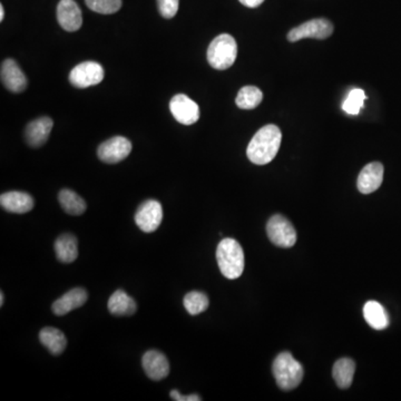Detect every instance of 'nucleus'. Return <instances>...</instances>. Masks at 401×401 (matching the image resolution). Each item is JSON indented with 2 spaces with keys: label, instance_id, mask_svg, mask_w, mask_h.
I'll return each mask as SVG.
<instances>
[{
  "label": "nucleus",
  "instance_id": "32",
  "mask_svg": "<svg viewBox=\"0 0 401 401\" xmlns=\"http://www.w3.org/2000/svg\"><path fill=\"white\" fill-rule=\"evenodd\" d=\"M3 301H5V295H3V292L0 293V306H3Z\"/></svg>",
  "mask_w": 401,
  "mask_h": 401
},
{
  "label": "nucleus",
  "instance_id": "21",
  "mask_svg": "<svg viewBox=\"0 0 401 401\" xmlns=\"http://www.w3.org/2000/svg\"><path fill=\"white\" fill-rule=\"evenodd\" d=\"M363 317L371 328L384 330L389 326L390 320L386 309L377 301H368L363 306Z\"/></svg>",
  "mask_w": 401,
  "mask_h": 401
},
{
  "label": "nucleus",
  "instance_id": "26",
  "mask_svg": "<svg viewBox=\"0 0 401 401\" xmlns=\"http://www.w3.org/2000/svg\"><path fill=\"white\" fill-rule=\"evenodd\" d=\"M365 99H367L365 92L359 90V88H354V90H351L345 101H343V111L349 115H358L361 107H363Z\"/></svg>",
  "mask_w": 401,
  "mask_h": 401
},
{
  "label": "nucleus",
  "instance_id": "4",
  "mask_svg": "<svg viewBox=\"0 0 401 401\" xmlns=\"http://www.w3.org/2000/svg\"><path fill=\"white\" fill-rule=\"evenodd\" d=\"M238 56V44L231 35L215 37L208 48V62L215 69L230 68Z\"/></svg>",
  "mask_w": 401,
  "mask_h": 401
},
{
  "label": "nucleus",
  "instance_id": "17",
  "mask_svg": "<svg viewBox=\"0 0 401 401\" xmlns=\"http://www.w3.org/2000/svg\"><path fill=\"white\" fill-rule=\"evenodd\" d=\"M0 204H1V208L7 212L24 214L33 210L34 199L25 192H6V193L1 194Z\"/></svg>",
  "mask_w": 401,
  "mask_h": 401
},
{
  "label": "nucleus",
  "instance_id": "11",
  "mask_svg": "<svg viewBox=\"0 0 401 401\" xmlns=\"http://www.w3.org/2000/svg\"><path fill=\"white\" fill-rule=\"evenodd\" d=\"M142 366L146 376L154 382H160L169 376V360L161 351L149 350L145 352L142 358Z\"/></svg>",
  "mask_w": 401,
  "mask_h": 401
},
{
  "label": "nucleus",
  "instance_id": "8",
  "mask_svg": "<svg viewBox=\"0 0 401 401\" xmlns=\"http://www.w3.org/2000/svg\"><path fill=\"white\" fill-rule=\"evenodd\" d=\"M163 220V208L156 199H147L138 206L135 214V223L146 233L156 231Z\"/></svg>",
  "mask_w": 401,
  "mask_h": 401
},
{
  "label": "nucleus",
  "instance_id": "31",
  "mask_svg": "<svg viewBox=\"0 0 401 401\" xmlns=\"http://www.w3.org/2000/svg\"><path fill=\"white\" fill-rule=\"evenodd\" d=\"M3 18H5V9H3V5L0 6V22H3Z\"/></svg>",
  "mask_w": 401,
  "mask_h": 401
},
{
  "label": "nucleus",
  "instance_id": "28",
  "mask_svg": "<svg viewBox=\"0 0 401 401\" xmlns=\"http://www.w3.org/2000/svg\"><path fill=\"white\" fill-rule=\"evenodd\" d=\"M160 13L166 19L174 17L179 10L180 0H157Z\"/></svg>",
  "mask_w": 401,
  "mask_h": 401
},
{
  "label": "nucleus",
  "instance_id": "18",
  "mask_svg": "<svg viewBox=\"0 0 401 401\" xmlns=\"http://www.w3.org/2000/svg\"><path fill=\"white\" fill-rule=\"evenodd\" d=\"M108 310L116 317H129L138 310V304L132 297H129L123 290H117L111 295L108 300Z\"/></svg>",
  "mask_w": 401,
  "mask_h": 401
},
{
  "label": "nucleus",
  "instance_id": "22",
  "mask_svg": "<svg viewBox=\"0 0 401 401\" xmlns=\"http://www.w3.org/2000/svg\"><path fill=\"white\" fill-rule=\"evenodd\" d=\"M356 363L354 360L349 358H343L336 361L332 369L334 382L341 389H347L350 387L354 380Z\"/></svg>",
  "mask_w": 401,
  "mask_h": 401
},
{
  "label": "nucleus",
  "instance_id": "20",
  "mask_svg": "<svg viewBox=\"0 0 401 401\" xmlns=\"http://www.w3.org/2000/svg\"><path fill=\"white\" fill-rule=\"evenodd\" d=\"M40 341L54 356H59L67 347V339L59 329L46 327L40 332Z\"/></svg>",
  "mask_w": 401,
  "mask_h": 401
},
{
  "label": "nucleus",
  "instance_id": "7",
  "mask_svg": "<svg viewBox=\"0 0 401 401\" xmlns=\"http://www.w3.org/2000/svg\"><path fill=\"white\" fill-rule=\"evenodd\" d=\"M104 68L95 62H84L77 65L69 74V82L77 88L95 86L104 79Z\"/></svg>",
  "mask_w": 401,
  "mask_h": 401
},
{
  "label": "nucleus",
  "instance_id": "3",
  "mask_svg": "<svg viewBox=\"0 0 401 401\" xmlns=\"http://www.w3.org/2000/svg\"><path fill=\"white\" fill-rule=\"evenodd\" d=\"M272 373L279 388L286 391L295 389L302 382V366L290 352H281L275 358Z\"/></svg>",
  "mask_w": 401,
  "mask_h": 401
},
{
  "label": "nucleus",
  "instance_id": "27",
  "mask_svg": "<svg viewBox=\"0 0 401 401\" xmlns=\"http://www.w3.org/2000/svg\"><path fill=\"white\" fill-rule=\"evenodd\" d=\"M88 8L103 15L117 13L122 7V0H85Z\"/></svg>",
  "mask_w": 401,
  "mask_h": 401
},
{
  "label": "nucleus",
  "instance_id": "6",
  "mask_svg": "<svg viewBox=\"0 0 401 401\" xmlns=\"http://www.w3.org/2000/svg\"><path fill=\"white\" fill-rule=\"evenodd\" d=\"M332 33H334V25L330 20L326 18H316L291 29L288 34V40L295 42L304 38L326 40L332 36Z\"/></svg>",
  "mask_w": 401,
  "mask_h": 401
},
{
  "label": "nucleus",
  "instance_id": "2",
  "mask_svg": "<svg viewBox=\"0 0 401 401\" xmlns=\"http://www.w3.org/2000/svg\"><path fill=\"white\" fill-rule=\"evenodd\" d=\"M220 271L229 280L240 278L245 271V252L234 238H223L216 249Z\"/></svg>",
  "mask_w": 401,
  "mask_h": 401
},
{
  "label": "nucleus",
  "instance_id": "9",
  "mask_svg": "<svg viewBox=\"0 0 401 401\" xmlns=\"http://www.w3.org/2000/svg\"><path fill=\"white\" fill-rule=\"evenodd\" d=\"M131 152L132 143L129 140L124 136H115L99 145L97 155L99 160L104 163L116 164L125 160L131 154Z\"/></svg>",
  "mask_w": 401,
  "mask_h": 401
},
{
  "label": "nucleus",
  "instance_id": "29",
  "mask_svg": "<svg viewBox=\"0 0 401 401\" xmlns=\"http://www.w3.org/2000/svg\"><path fill=\"white\" fill-rule=\"evenodd\" d=\"M171 398L175 401H199L202 400V398L197 395H181L177 390H172L170 393Z\"/></svg>",
  "mask_w": 401,
  "mask_h": 401
},
{
  "label": "nucleus",
  "instance_id": "15",
  "mask_svg": "<svg viewBox=\"0 0 401 401\" xmlns=\"http://www.w3.org/2000/svg\"><path fill=\"white\" fill-rule=\"evenodd\" d=\"M88 291L83 288H74V289L65 293L63 297L57 299L51 306L54 314L58 317H62L68 312L73 311L75 309L81 308L84 306L88 301Z\"/></svg>",
  "mask_w": 401,
  "mask_h": 401
},
{
  "label": "nucleus",
  "instance_id": "10",
  "mask_svg": "<svg viewBox=\"0 0 401 401\" xmlns=\"http://www.w3.org/2000/svg\"><path fill=\"white\" fill-rule=\"evenodd\" d=\"M170 110L179 123L193 125L199 118V107L184 94H177L170 103Z\"/></svg>",
  "mask_w": 401,
  "mask_h": 401
},
{
  "label": "nucleus",
  "instance_id": "12",
  "mask_svg": "<svg viewBox=\"0 0 401 401\" xmlns=\"http://www.w3.org/2000/svg\"><path fill=\"white\" fill-rule=\"evenodd\" d=\"M57 20L66 31H77L83 25L82 10L74 0H60L57 6Z\"/></svg>",
  "mask_w": 401,
  "mask_h": 401
},
{
  "label": "nucleus",
  "instance_id": "19",
  "mask_svg": "<svg viewBox=\"0 0 401 401\" xmlns=\"http://www.w3.org/2000/svg\"><path fill=\"white\" fill-rule=\"evenodd\" d=\"M55 252L57 260L62 263H73L79 258L77 238L73 234L66 233L57 238L55 242Z\"/></svg>",
  "mask_w": 401,
  "mask_h": 401
},
{
  "label": "nucleus",
  "instance_id": "25",
  "mask_svg": "<svg viewBox=\"0 0 401 401\" xmlns=\"http://www.w3.org/2000/svg\"><path fill=\"white\" fill-rule=\"evenodd\" d=\"M184 306L191 316L202 313L210 306L208 295L199 291H192L184 297Z\"/></svg>",
  "mask_w": 401,
  "mask_h": 401
},
{
  "label": "nucleus",
  "instance_id": "1",
  "mask_svg": "<svg viewBox=\"0 0 401 401\" xmlns=\"http://www.w3.org/2000/svg\"><path fill=\"white\" fill-rule=\"evenodd\" d=\"M282 133L277 125H265L253 136L247 155L256 165H265L272 162L280 149Z\"/></svg>",
  "mask_w": 401,
  "mask_h": 401
},
{
  "label": "nucleus",
  "instance_id": "23",
  "mask_svg": "<svg viewBox=\"0 0 401 401\" xmlns=\"http://www.w3.org/2000/svg\"><path fill=\"white\" fill-rule=\"evenodd\" d=\"M58 201L63 210L70 215H82L86 211V202L76 192L64 188L59 192Z\"/></svg>",
  "mask_w": 401,
  "mask_h": 401
},
{
  "label": "nucleus",
  "instance_id": "24",
  "mask_svg": "<svg viewBox=\"0 0 401 401\" xmlns=\"http://www.w3.org/2000/svg\"><path fill=\"white\" fill-rule=\"evenodd\" d=\"M263 93L256 86L241 88L236 96V103L241 110H253L261 104Z\"/></svg>",
  "mask_w": 401,
  "mask_h": 401
},
{
  "label": "nucleus",
  "instance_id": "5",
  "mask_svg": "<svg viewBox=\"0 0 401 401\" xmlns=\"http://www.w3.org/2000/svg\"><path fill=\"white\" fill-rule=\"evenodd\" d=\"M267 233L270 241L279 247H292L297 242V232L291 222L286 216L273 215L267 224Z\"/></svg>",
  "mask_w": 401,
  "mask_h": 401
},
{
  "label": "nucleus",
  "instance_id": "16",
  "mask_svg": "<svg viewBox=\"0 0 401 401\" xmlns=\"http://www.w3.org/2000/svg\"><path fill=\"white\" fill-rule=\"evenodd\" d=\"M53 125V120L46 116L31 122L26 127V142L31 147H40L44 145L51 135Z\"/></svg>",
  "mask_w": 401,
  "mask_h": 401
},
{
  "label": "nucleus",
  "instance_id": "13",
  "mask_svg": "<svg viewBox=\"0 0 401 401\" xmlns=\"http://www.w3.org/2000/svg\"><path fill=\"white\" fill-rule=\"evenodd\" d=\"M1 82L13 93H22L27 88V79L14 59H6L1 65Z\"/></svg>",
  "mask_w": 401,
  "mask_h": 401
},
{
  "label": "nucleus",
  "instance_id": "14",
  "mask_svg": "<svg viewBox=\"0 0 401 401\" xmlns=\"http://www.w3.org/2000/svg\"><path fill=\"white\" fill-rule=\"evenodd\" d=\"M384 181V165L379 162H373L366 165L360 172L357 186L362 194L376 192L382 186Z\"/></svg>",
  "mask_w": 401,
  "mask_h": 401
},
{
  "label": "nucleus",
  "instance_id": "30",
  "mask_svg": "<svg viewBox=\"0 0 401 401\" xmlns=\"http://www.w3.org/2000/svg\"><path fill=\"white\" fill-rule=\"evenodd\" d=\"M238 1L247 8H256L264 3V0H238Z\"/></svg>",
  "mask_w": 401,
  "mask_h": 401
}]
</instances>
